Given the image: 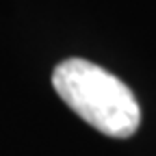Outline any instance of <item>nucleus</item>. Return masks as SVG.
<instances>
[{"label":"nucleus","mask_w":156,"mask_h":156,"mask_svg":"<svg viewBox=\"0 0 156 156\" xmlns=\"http://www.w3.org/2000/svg\"><path fill=\"white\" fill-rule=\"evenodd\" d=\"M58 98L98 132L128 139L141 124L134 93L117 76L85 58H67L52 72Z\"/></svg>","instance_id":"1"}]
</instances>
